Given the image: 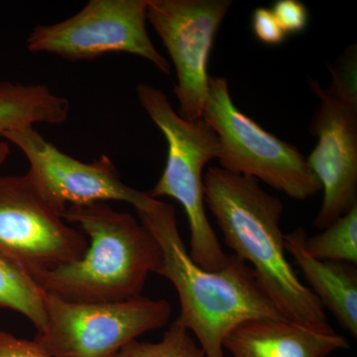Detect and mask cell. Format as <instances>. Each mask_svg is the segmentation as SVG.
I'll use <instances>...</instances> for the list:
<instances>
[{"label":"cell","instance_id":"obj_1","mask_svg":"<svg viewBox=\"0 0 357 357\" xmlns=\"http://www.w3.org/2000/svg\"><path fill=\"white\" fill-rule=\"evenodd\" d=\"M134 208L161 249L156 274L168 279L177 291L181 312L175 321L194 333L206 357H225V338L246 321L284 318L253 270L236 255H227L217 271L204 269L192 259L172 204L148 194Z\"/></svg>","mask_w":357,"mask_h":357},{"label":"cell","instance_id":"obj_2","mask_svg":"<svg viewBox=\"0 0 357 357\" xmlns=\"http://www.w3.org/2000/svg\"><path fill=\"white\" fill-rule=\"evenodd\" d=\"M204 192L225 244L253 270L282 316L305 325H328L321 303L286 256L281 199L264 191L255 178L218 167L204 173Z\"/></svg>","mask_w":357,"mask_h":357},{"label":"cell","instance_id":"obj_3","mask_svg":"<svg viewBox=\"0 0 357 357\" xmlns=\"http://www.w3.org/2000/svg\"><path fill=\"white\" fill-rule=\"evenodd\" d=\"M89 241L82 259L34 277L45 293L75 303H114L141 296L161 264L155 237L133 215L103 203L70 206L62 213Z\"/></svg>","mask_w":357,"mask_h":357},{"label":"cell","instance_id":"obj_4","mask_svg":"<svg viewBox=\"0 0 357 357\" xmlns=\"http://www.w3.org/2000/svg\"><path fill=\"white\" fill-rule=\"evenodd\" d=\"M136 93L168 145L165 169L148 194L154 199L168 197L182 204L191 232L190 256L204 269L217 271L227 255L206 215L204 192V166L218 156L217 134L203 119L189 121L180 116L160 89L141 84Z\"/></svg>","mask_w":357,"mask_h":357},{"label":"cell","instance_id":"obj_5","mask_svg":"<svg viewBox=\"0 0 357 357\" xmlns=\"http://www.w3.org/2000/svg\"><path fill=\"white\" fill-rule=\"evenodd\" d=\"M202 119L217 134L218 160L223 170L262 181L300 201L321 191L297 148L268 132L234 105L225 77H210Z\"/></svg>","mask_w":357,"mask_h":357},{"label":"cell","instance_id":"obj_6","mask_svg":"<svg viewBox=\"0 0 357 357\" xmlns=\"http://www.w3.org/2000/svg\"><path fill=\"white\" fill-rule=\"evenodd\" d=\"M47 324L34 340L53 357H114L144 333L170 321L168 301L132 298L121 302L75 303L46 293Z\"/></svg>","mask_w":357,"mask_h":357},{"label":"cell","instance_id":"obj_7","mask_svg":"<svg viewBox=\"0 0 357 357\" xmlns=\"http://www.w3.org/2000/svg\"><path fill=\"white\" fill-rule=\"evenodd\" d=\"M149 0H91L74 16L38 25L26 40L31 53H48L72 62L126 53L149 61L163 73L171 68L148 34Z\"/></svg>","mask_w":357,"mask_h":357},{"label":"cell","instance_id":"obj_8","mask_svg":"<svg viewBox=\"0 0 357 357\" xmlns=\"http://www.w3.org/2000/svg\"><path fill=\"white\" fill-rule=\"evenodd\" d=\"M88 248L28 174L0 176V255L34 278L82 259Z\"/></svg>","mask_w":357,"mask_h":357},{"label":"cell","instance_id":"obj_9","mask_svg":"<svg viewBox=\"0 0 357 357\" xmlns=\"http://www.w3.org/2000/svg\"><path fill=\"white\" fill-rule=\"evenodd\" d=\"M231 0H149L147 21L172 59L180 116L203 119L208 96V62Z\"/></svg>","mask_w":357,"mask_h":357},{"label":"cell","instance_id":"obj_10","mask_svg":"<svg viewBox=\"0 0 357 357\" xmlns=\"http://www.w3.org/2000/svg\"><path fill=\"white\" fill-rule=\"evenodd\" d=\"M3 138L25 155L28 175L61 215L70 206L107 201L126 202L136 208L148 197L122 182L107 155L91 163L79 161L45 139L34 126L7 131Z\"/></svg>","mask_w":357,"mask_h":357},{"label":"cell","instance_id":"obj_11","mask_svg":"<svg viewBox=\"0 0 357 357\" xmlns=\"http://www.w3.org/2000/svg\"><path fill=\"white\" fill-rule=\"evenodd\" d=\"M310 86L319 98L309 126L318 143L307 161L324 192L314 222L324 229L357 206V103L314 79Z\"/></svg>","mask_w":357,"mask_h":357},{"label":"cell","instance_id":"obj_12","mask_svg":"<svg viewBox=\"0 0 357 357\" xmlns=\"http://www.w3.org/2000/svg\"><path fill=\"white\" fill-rule=\"evenodd\" d=\"M349 347L330 324L305 325L285 318L251 319L223 342L231 357H328Z\"/></svg>","mask_w":357,"mask_h":357},{"label":"cell","instance_id":"obj_13","mask_svg":"<svg viewBox=\"0 0 357 357\" xmlns=\"http://www.w3.org/2000/svg\"><path fill=\"white\" fill-rule=\"evenodd\" d=\"M307 234L299 227L285 236V248L324 310L332 312L340 326L352 337L357 335V271L356 265L324 261L307 253Z\"/></svg>","mask_w":357,"mask_h":357},{"label":"cell","instance_id":"obj_14","mask_svg":"<svg viewBox=\"0 0 357 357\" xmlns=\"http://www.w3.org/2000/svg\"><path fill=\"white\" fill-rule=\"evenodd\" d=\"M67 98L52 93L45 84L0 83V138L7 131L34 126L37 123H64L69 116ZM0 144V163L6 148Z\"/></svg>","mask_w":357,"mask_h":357},{"label":"cell","instance_id":"obj_15","mask_svg":"<svg viewBox=\"0 0 357 357\" xmlns=\"http://www.w3.org/2000/svg\"><path fill=\"white\" fill-rule=\"evenodd\" d=\"M45 299L46 293L34 279L0 255V309L20 312L40 333L47 324Z\"/></svg>","mask_w":357,"mask_h":357},{"label":"cell","instance_id":"obj_16","mask_svg":"<svg viewBox=\"0 0 357 357\" xmlns=\"http://www.w3.org/2000/svg\"><path fill=\"white\" fill-rule=\"evenodd\" d=\"M305 246L316 259L356 265L357 206L316 236H307Z\"/></svg>","mask_w":357,"mask_h":357},{"label":"cell","instance_id":"obj_17","mask_svg":"<svg viewBox=\"0 0 357 357\" xmlns=\"http://www.w3.org/2000/svg\"><path fill=\"white\" fill-rule=\"evenodd\" d=\"M114 357H206L191 333L174 321L158 342L133 340Z\"/></svg>","mask_w":357,"mask_h":357},{"label":"cell","instance_id":"obj_18","mask_svg":"<svg viewBox=\"0 0 357 357\" xmlns=\"http://www.w3.org/2000/svg\"><path fill=\"white\" fill-rule=\"evenodd\" d=\"M333 74V91L340 98L357 103L356 93V46H351L347 52L342 63L335 69L331 68Z\"/></svg>","mask_w":357,"mask_h":357},{"label":"cell","instance_id":"obj_19","mask_svg":"<svg viewBox=\"0 0 357 357\" xmlns=\"http://www.w3.org/2000/svg\"><path fill=\"white\" fill-rule=\"evenodd\" d=\"M271 10L287 35L304 31L309 23V10L299 0H278Z\"/></svg>","mask_w":357,"mask_h":357},{"label":"cell","instance_id":"obj_20","mask_svg":"<svg viewBox=\"0 0 357 357\" xmlns=\"http://www.w3.org/2000/svg\"><path fill=\"white\" fill-rule=\"evenodd\" d=\"M252 28L257 39L269 46L280 45L287 37L271 9L265 7L255 9L252 15Z\"/></svg>","mask_w":357,"mask_h":357},{"label":"cell","instance_id":"obj_21","mask_svg":"<svg viewBox=\"0 0 357 357\" xmlns=\"http://www.w3.org/2000/svg\"><path fill=\"white\" fill-rule=\"evenodd\" d=\"M0 357H53L34 340L15 337L0 330Z\"/></svg>","mask_w":357,"mask_h":357}]
</instances>
